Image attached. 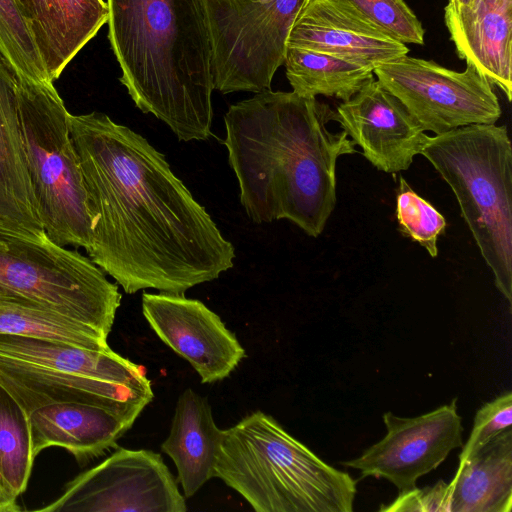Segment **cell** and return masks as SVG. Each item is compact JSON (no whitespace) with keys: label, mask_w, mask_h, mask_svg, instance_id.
Segmentation results:
<instances>
[{"label":"cell","mask_w":512,"mask_h":512,"mask_svg":"<svg viewBox=\"0 0 512 512\" xmlns=\"http://www.w3.org/2000/svg\"><path fill=\"white\" fill-rule=\"evenodd\" d=\"M0 354L71 374L152 390L145 370L111 348L91 350L60 341L0 334Z\"/></svg>","instance_id":"21"},{"label":"cell","mask_w":512,"mask_h":512,"mask_svg":"<svg viewBox=\"0 0 512 512\" xmlns=\"http://www.w3.org/2000/svg\"><path fill=\"white\" fill-rule=\"evenodd\" d=\"M17 93L26 164L43 228L55 243L87 250L91 221L69 112L53 83L18 75Z\"/></svg>","instance_id":"7"},{"label":"cell","mask_w":512,"mask_h":512,"mask_svg":"<svg viewBox=\"0 0 512 512\" xmlns=\"http://www.w3.org/2000/svg\"><path fill=\"white\" fill-rule=\"evenodd\" d=\"M380 511H419V512H450L449 486L443 480L424 488L399 493L398 497L387 504L381 505Z\"/></svg>","instance_id":"30"},{"label":"cell","mask_w":512,"mask_h":512,"mask_svg":"<svg viewBox=\"0 0 512 512\" xmlns=\"http://www.w3.org/2000/svg\"><path fill=\"white\" fill-rule=\"evenodd\" d=\"M142 313L160 340L190 363L202 383L227 378L246 356L235 334L197 299L143 293Z\"/></svg>","instance_id":"12"},{"label":"cell","mask_w":512,"mask_h":512,"mask_svg":"<svg viewBox=\"0 0 512 512\" xmlns=\"http://www.w3.org/2000/svg\"><path fill=\"white\" fill-rule=\"evenodd\" d=\"M34 457L48 447L70 452L78 462L98 458L115 447L135 418L82 402H60L28 414Z\"/></svg>","instance_id":"17"},{"label":"cell","mask_w":512,"mask_h":512,"mask_svg":"<svg viewBox=\"0 0 512 512\" xmlns=\"http://www.w3.org/2000/svg\"><path fill=\"white\" fill-rule=\"evenodd\" d=\"M444 21L459 58L474 65L512 99V0H449Z\"/></svg>","instance_id":"16"},{"label":"cell","mask_w":512,"mask_h":512,"mask_svg":"<svg viewBox=\"0 0 512 512\" xmlns=\"http://www.w3.org/2000/svg\"><path fill=\"white\" fill-rule=\"evenodd\" d=\"M448 486L450 512H511V427L459 462Z\"/></svg>","instance_id":"22"},{"label":"cell","mask_w":512,"mask_h":512,"mask_svg":"<svg viewBox=\"0 0 512 512\" xmlns=\"http://www.w3.org/2000/svg\"><path fill=\"white\" fill-rule=\"evenodd\" d=\"M214 477L256 512H352L356 481L257 410L223 430Z\"/></svg>","instance_id":"4"},{"label":"cell","mask_w":512,"mask_h":512,"mask_svg":"<svg viewBox=\"0 0 512 512\" xmlns=\"http://www.w3.org/2000/svg\"><path fill=\"white\" fill-rule=\"evenodd\" d=\"M50 82L107 23L104 0H13Z\"/></svg>","instance_id":"18"},{"label":"cell","mask_w":512,"mask_h":512,"mask_svg":"<svg viewBox=\"0 0 512 512\" xmlns=\"http://www.w3.org/2000/svg\"><path fill=\"white\" fill-rule=\"evenodd\" d=\"M364 19L403 44H424V28L404 0H342Z\"/></svg>","instance_id":"28"},{"label":"cell","mask_w":512,"mask_h":512,"mask_svg":"<svg viewBox=\"0 0 512 512\" xmlns=\"http://www.w3.org/2000/svg\"><path fill=\"white\" fill-rule=\"evenodd\" d=\"M451 2H453L454 4L456 5H468L470 4L473 0H450Z\"/></svg>","instance_id":"32"},{"label":"cell","mask_w":512,"mask_h":512,"mask_svg":"<svg viewBox=\"0 0 512 512\" xmlns=\"http://www.w3.org/2000/svg\"><path fill=\"white\" fill-rule=\"evenodd\" d=\"M17 497L7 490H0V512H18Z\"/></svg>","instance_id":"31"},{"label":"cell","mask_w":512,"mask_h":512,"mask_svg":"<svg viewBox=\"0 0 512 512\" xmlns=\"http://www.w3.org/2000/svg\"><path fill=\"white\" fill-rule=\"evenodd\" d=\"M108 38L137 108L181 141L211 136L212 42L205 0H107Z\"/></svg>","instance_id":"3"},{"label":"cell","mask_w":512,"mask_h":512,"mask_svg":"<svg viewBox=\"0 0 512 512\" xmlns=\"http://www.w3.org/2000/svg\"><path fill=\"white\" fill-rule=\"evenodd\" d=\"M222 432L206 397L191 388L178 397L169 435L161 450L175 464L184 496L192 497L211 478Z\"/></svg>","instance_id":"19"},{"label":"cell","mask_w":512,"mask_h":512,"mask_svg":"<svg viewBox=\"0 0 512 512\" xmlns=\"http://www.w3.org/2000/svg\"><path fill=\"white\" fill-rule=\"evenodd\" d=\"M91 221L89 258L128 294H184L235 249L147 139L108 115H68Z\"/></svg>","instance_id":"1"},{"label":"cell","mask_w":512,"mask_h":512,"mask_svg":"<svg viewBox=\"0 0 512 512\" xmlns=\"http://www.w3.org/2000/svg\"><path fill=\"white\" fill-rule=\"evenodd\" d=\"M333 121L374 167L386 173L407 170L428 138L403 104L375 79L339 104Z\"/></svg>","instance_id":"13"},{"label":"cell","mask_w":512,"mask_h":512,"mask_svg":"<svg viewBox=\"0 0 512 512\" xmlns=\"http://www.w3.org/2000/svg\"><path fill=\"white\" fill-rule=\"evenodd\" d=\"M17 85L18 74L0 51V214L44 229L26 164Z\"/></svg>","instance_id":"20"},{"label":"cell","mask_w":512,"mask_h":512,"mask_svg":"<svg viewBox=\"0 0 512 512\" xmlns=\"http://www.w3.org/2000/svg\"><path fill=\"white\" fill-rule=\"evenodd\" d=\"M0 294L47 306L106 337L122 295L90 258L0 214Z\"/></svg>","instance_id":"6"},{"label":"cell","mask_w":512,"mask_h":512,"mask_svg":"<svg viewBox=\"0 0 512 512\" xmlns=\"http://www.w3.org/2000/svg\"><path fill=\"white\" fill-rule=\"evenodd\" d=\"M0 51L19 76L40 83H52L13 0H0Z\"/></svg>","instance_id":"26"},{"label":"cell","mask_w":512,"mask_h":512,"mask_svg":"<svg viewBox=\"0 0 512 512\" xmlns=\"http://www.w3.org/2000/svg\"><path fill=\"white\" fill-rule=\"evenodd\" d=\"M512 425V392L506 391L482 405L476 412L473 427L459 454V462L479 450Z\"/></svg>","instance_id":"29"},{"label":"cell","mask_w":512,"mask_h":512,"mask_svg":"<svg viewBox=\"0 0 512 512\" xmlns=\"http://www.w3.org/2000/svg\"><path fill=\"white\" fill-rule=\"evenodd\" d=\"M0 334L60 341L108 350V337L94 328L27 298L0 294Z\"/></svg>","instance_id":"24"},{"label":"cell","mask_w":512,"mask_h":512,"mask_svg":"<svg viewBox=\"0 0 512 512\" xmlns=\"http://www.w3.org/2000/svg\"><path fill=\"white\" fill-rule=\"evenodd\" d=\"M293 92L344 101L374 80V70L345 59L308 49L287 47L284 64Z\"/></svg>","instance_id":"23"},{"label":"cell","mask_w":512,"mask_h":512,"mask_svg":"<svg viewBox=\"0 0 512 512\" xmlns=\"http://www.w3.org/2000/svg\"><path fill=\"white\" fill-rule=\"evenodd\" d=\"M309 0H205L214 89L223 94L271 89L288 38Z\"/></svg>","instance_id":"8"},{"label":"cell","mask_w":512,"mask_h":512,"mask_svg":"<svg viewBox=\"0 0 512 512\" xmlns=\"http://www.w3.org/2000/svg\"><path fill=\"white\" fill-rule=\"evenodd\" d=\"M373 72L422 129L435 135L468 125L495 124L502 114L492 84L468 62L458 72L407 54Z\"/></svg>","instance_id":"9"},{"label":"cell","mask_w":512,"mask_h":512,"mask_svg":"<svg viewBox=\"0 0 512 512\" xmlns=\"http://www.w3.org/2000/svg\"><path fill=\"white\" fill-rule=\"evenodd\" d=\"M0 490H7V489L4 487V485L2 484L1 479H0ZM7 491H9V490H7ZM9 492H10V491H9Z\"/></svg>","instance_id":"33"},{"label":"cell","mask_w":512,"mask_h":512,"mask_svg":"<svg viewBox=\"0 0 512 512\" xmlns=\"http://www.w3.org/2000/svg\"><path fill=\"white\" fill-rule=\"evenodd\" d=\"M396 197V217L400 232L417 242L431 257L438 254L437 240L446 220L429 202L412 190L400 176Z\"/></svg>","instance_id":"27"},{"label":"cell","mask_w":512,"mask_h":512,"mask_svg":"<svg viewBox=\"0 0 512 512\" xmlns=\"http://www.w3.org/2000/svg\"><path fill=\"white\" fill-rule=\"evenodd\" d=\"M386 435L360 456L341 462L392 483L399 493L412 490L417 480L435 470L450 452L463 445L457 399L416 417L382 416Z\"/></svg>","instance_id":"11"},{"label":"cell","mask_w":512,"mask_h":512,"mask_svg":"<svg viewBox=\"0 0 512 512\" xmlns=\"http://www.w3.org/2000/svg\"><path fill=\"white\" fill-rule=\"evenodd\" d=\"M334 110L316 98L264 90L232 104L223 144L240 202L255 223L286 219L318 237L336 206V163L356 153Z\"/></svg>","instance_id":"2"},{"label":"cell","mask_w":512,"mask_h":512,"mask_svg":"<svg viewBox=\"0 0 512 512\" xmlns=\"http://www.w3.org/2000/svg\"><path fill=\"white\" fill-rule=\"evenodd\" d=\"M0 386L27 414L53 403L82 402L137 419L154 397L152 390L71 374L1 354Z\"/></svg>","instance_id":"14"},{"label":"cell","mask_w":512,"mask_h":512,"mask_svg":"<svg viewBox=\"0 0 512 512\" xmlns=\"http://www.w3.org/2000/svg\"><path fill=\"white\" fill-rule=\"evenodd\" d=\"M28 414L0 386V479L18 497L34 463Z\"/></svg>","instance_id":"25"},{"label":"cell","mask_w":512,"mask_h":512,"mask_svg":"<svg viewBox=\"0 0 512 512\" xmlns=\"http://www.w3.org/2000/svg\"><path fill=\"white\" fill-rule=\"evenodd\" d=\"M41 512H185L178 482L161 455L118 448L65 485Z\"/></svg>","instance_id":"10"},{"label":"cell","mask_w":512,"mask_h":512,"mask_svg":"<svg viewBox=\"0 0 512 512\" xmlns=\"http://www.w3.org/2000/svg\"><path fill=\"white\" fill-rule=\"evenodd\" d=\"M287 47L329 54L373 70L409 52L342 0H309L291 29Z\"/></svg>","instance_id":"15"},{"label":"cell","mask_w":512,"mask_h":512,"mask_svg":"<svg viewBox=\"0 0 512 512\" xmlns=\"http://www.w3.org/2000/svg\"><path fill=\"white\" fill-rule=\"evenodd\" d=\"M451 187L499 292L512 304V146L506 125L428 136L420 152Z\"/></svg>","instance_id":"5"}]
</instances>
